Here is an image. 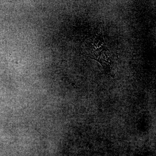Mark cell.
<instances>
[{
	"label": "cell",
	"instance_id": "6da1fadb",
	"mask_svg": "<svg viewBox=\"0 0 156 156\" xmlns=\"http://www.w3.org/2000/svg\"><path fill=\"white\" fill-rule=\"evenodd\" d=\"M88 50L90 56L99 62L105 70L110 69L112 61L110 51L104 41L101 30L96 32L89 38Z\"/></svg>",
	"mask_w": 156,
	"mask_h": 156
}]
</instances>
